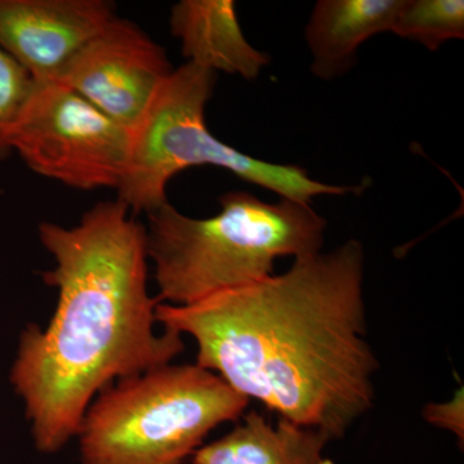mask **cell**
<instances>
[{
    "label": "cell",
    "instance_id": "10",
    "mask_svg": "<svg viewBox=\"0 0 464 464\" xmlns=\"http://www.w3.org/2000/svg\"><path fill=\"white\" fill-rule=\"evenodd\" d=\"M402 0H319L306 26L311 72L322 79L343 75L362 43L391 32Z\"/></svg>",
    "mask_w": 464,
    "mask_h": 464
},
{
    "label": "cell",
    "instance_id": "8",
    "mask_svg": "<svg viewBox=\"0 0 464 464\" xmlns=\"http://www.w3.org/2000/svg\"><path fill=\"white\" fill-rule=\"evenodd\" d=\"M114 16L108 0H0V45L36 83L52 82Z\"/></svg>",
    "mask_w": 464,
    "mask_h": 464
},
{
    "label": "cell",
    "instance_id": "6",
    "mask_svg": "<svg viewBox=\"0 0 464 464\" xmlns=\"http://www.w3.org/2000/svg\"><path fill=\"white\" fill-rule=\"evenodd\" d=\"M9 148L33 172L78 190H118L132 130L57 82L36 83L9 134Z\"/></svg>",
    "mask_w": 464,
    "mask_h": 464
},
{
    "label": "cell",
    "instance_id": "3",
    "mask_svg": "<svg viewBox=\"0 0 464 464\" xmlns=\"http://www.w3.org/2000/svg\"><path fill=\"white\" fill-rule=\"evenodd\" d=\"M219 204L210 218L182 215L170 203L146 215L160 304L186 306L271 276L277 258L322 250L326 221L310 204L265 203L244 191L226 192Z\"/></svg>",
    "mask_w": 464,
    "mask_h": 464
},
{
    "label": "cell",
    "instance_id": "12",
    "mask_svg": "<svg viewBox=\"0 0 464 464\" xmlns=\"http://www.w3.org/2000/svg\"><path fill=\"white\" fill-rule=\"evenodd\" d=\"M391 32L438 51L445 42L464 38V2L402 0Z\"/></svg>",
    "mask_w": 464,
    "mask_h": 464
},
{
    "label": "cell",
    "instance_id": "9",
    "mask_svg": "<svg viewBox=\"0 0 464 464\" xmlns=\"http://www.w3.org/2000/svg\"><path fill=\"white\" fill-rule=\"evenodd\" d=\"M169 25L188 63L210 72L255 81L270 63L246 41L232 0H181L170 9Z\"/></svg>",
    "mask_w": 464,
    "mask_h": 464
},
{
    "label": "cell",
    "instance_id": "1",
    "mask_svg": "<svg viewBox=\"0 0 464 464\" xmlns=\"http://www.w3.org/2000/svg\"><path fill=\"white\" fill-rule=\"evenodd\" d=\"M365 252L348 240L295 259L286 273L186 306L157 323L197 343V365L290 422L334 441L374 402L380 369L366 341Z\"/></svg>",
    "mask_w": 464,
    "mask_h": 464
},
{
    "label": "cell",
    "instance_id": "2",
    "mask_svg": "<svg viewBox=\"0 0 464 464\" xmlns=\"http://www.w3.org/2000/svg\"><path fill=\"white\" fill-rule=\"evenodd\" d=\"M54 267L43 282L58 292L45 328L18 340L9 382L23 400L36 450L69 444L94 398L115 382L167 364L185 350L179 333L155 332L145 226L121 200L100 201L72 227L42 222Z\"/></svg>",
    "mask_w": 464,
    "mask_h": 464
},
{
    "label": "cell",
    "instance_id": "4",
    "mask_svg": "<svg viewBox=\"0 0 464 464\" xmlns=\"http://www.w3.org/2000/svg\"><path fill=\"white\" fill-rule=\"evenodd\" d=\"M249 399L197 364H167L101 391L82 418V464H183Z\"/></svg>",
    "mask_w": 464,
    "mask_h": 464
},
{
    "label": "cell",
    "instance_id": "5",
    "mask_svg": "<svg viewBox=\"0 0 464 464\" xmlns=\"http://www.w3.org/2000/svg\"><path fill=\"white\" fill-rule=\"evenodd\" d=\"M216 72L186 63L174 69L132 130V151L118 198L133 216L164 204L168 183L188 168H224L244 181L277 192L284 199L310 204L319 195L356 194L364 186H334L308 177L304 168L268 163L217 139L206 124Z\"/></svg>",
    "mask_w": 464,
    "mask_h": 464
},
{
    "label": "cell",
    "instance_id": "7",
    "mask_svg": "<svg viewBox=\"0 0 464 464\" xmlns=\"http://www.w3.org/2000/svg\"><path fill=\"white\" fill-rule=\"evenodd\" d=\"M173 70L161 45L137 24L115 14L52 82L132 130Z\"/></svg>",
    "mask_w": 464,
    "mask_h": 464
},
{
    "label": "cell",
    "instance_id": "11",
    "mask_svg": "<svg viewBox=\"0 0 464 464\" xmlns=\"http://www.w3.org/2000/svg\"><path fill=\"white\" fill-rule=\"evenodd\" d=\"M333 441L325 432L279 418L268 422L249 411L232 431L204 444L192 464H335L324 450Z\"/></svg>",
    "mask_w": 464,
    "mask_h": 464
},
{
    "label": "cell",
    "instance_id": "14",
    "mask_svg": "<svg viewBox=\"0 0 464 464\" xmlns=\"http://www.w3.org/2000/svg\"><path fill=\"white\" fill-rule=\"evenodd\" d=\"M462 402V393H460V396H457L448 404L429 405L424 409V417L436 426L450 430L463 441V406L459 408Z\"/></svg>",
    "mask_w": 464,
    "mask_h": 464
},
{
    "label": "cell",
    "instance_id": "13",
    "mask_svg": "<svg viewBox=\"0 0 464 464\" xmlns=\"http://www.w3.org/2000/svg\"><path fill=\"white\" fill-rule=\"evenodd\" d=\"M35 85L32 75L0 45V161L12 154L9 134Z\"/></svg>",
    "mask_w": 464,
    "mask_h": 464
}]
</instances>
